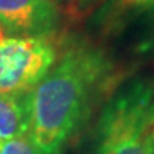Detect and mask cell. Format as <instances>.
Returning a JSON list of instances; mask_svg holds the SVG:
<instances>
[{"label":"cell","instance_id":"cell-1","mask_svg":"<svg viewBox=\"0 0 154 154\" xmlns=\"http://www.w3.org/2000/svg\"><path fill=\"white\" fill-rule=\"evenodd\" d=\"M120 78L100 47L86 41H61L56 64L31 92V140L44 154H62L95 107L119 87Z\"/></svg>","mask_w":154,"mask_h":154},{"label":"cell","instance_id":"cell-4","mask_svg":"<svg viewBox=\"0 0 154 154\" xmlns=\"http://www.w3.org/2000/svg\"><path fill=\"white\" fill-rule=\"evenodd\" d=\"M59 20L53 0H0V23L11 36H51Z\"/></svg>","mask_w":154,"mask_h":154},{"label":"cell","instance_id":"cell-11","mask_svg":"<svg viewBox=\"0 0 154 154\" xmlns=\"http://www.w3.org/2000/svg\"><path fill=\"white\" fill-rule=\"evenodd\" d=\"M5 38V31H3V26H2V23H0V41H2Z\"/></svg>","mask_w":154,"mask_h":154},{"label":"cell","instance_id":"cell-5","mask_svg":"<svg viewBox=\"0 0 154 154\" xmlns=\"http://www.w3.org/2000/svg\"><path fill=\"white\" fill-rule=\"evenodd\" d=\"M30 94H0V140L30 132Z\"/></svg>","mask_w":154,"mask_h":154},{"label":"cell","instance_id":"cell-3","mask_svg":"<svg viewBox=\"0 0 154 154\" xmlns=\"http://www.w3.org/2000/svg\"><path fill=\"white\" fill-rule=\"evenodd\" d=\"M61 41L51 36H10L0 41V94H30L53 69Z\"/></svg>","mask_w":154,"mask_h":154},{"label":"cell","instance_id":"cell-6","mask_svg":"<svg viewBox=\"0 0 154 154\" xmlns=\"http://www.w3.org/2000/svg\"><path fill=\"white\" fill-rule=\"evenodd\" d=\"M152 6L154 0H109L100 10V22L103 26L114 30L117 25L125 23L129 14H139Z\"/></svg>","mask_w":154,"mask_h":154},{"label":"cell","instance_id":"cell-10","mask_svg":"<svg viewBox=\"0 0 154 154\" xmlns=\"http://www.w3.org/2000/svg\"><path fill=\"white\" fill-rule=\"evenodd\" d=\"M53 2H55V3H62V2H69V3H72V5H73V3H75V0H53Z\"/></svg>","mask_w":154,"mask_h":154},{"label":"cell","instance_id":"cell-7","mask_svg":"<svg viewBox=\"0 0 154 154\" xmlns=\"http://www.w3.org/2000/svg\"><path fill=\"white\" fill-rule=\"evenodd\" d=\"M0 154H44L28 134L6 140L0 146Z\"/></svg>","mask_w":154,"mask_h":154},{"label":"cell","instance_id":"cell-8","mask_svg":"<svg viewBox=\"0 0 154 154\" xmlns=\"http://www.w3.org/2000/svg\"><path fill=\"white\" fill-rule=\"evenodd\" d=\"M104 0H75V3L72 5V13L73 14H87L92 8L100 5Z\"/></svg>","mask_w":154,"mask_h":154},{"label":"cell","instance_id":"cell-9","mask_svg":"<svg viewBox=\"0 0 154 154\" xmlns=\"http://www.w3.org/2000/svg\"><path fill=\"white\" fill-rule=\"evenodd\" d=\"M149 139H151V146L154 154V106H152V115H151V123H149Z\"/></svg>","mask_w":154,"mask_h":154},{"label":"cell","instance_id":"cell-2","mask_svg":"<svg viewBox=\"0 0 154 154\" xmlns=\"http://www.w3.org/2000/svg\"><path fill=\"white\" fill-rule=\"evenodd\" d=\"M154 79L135 76L119 84L100 111L92 154H152L149 123Z\"/></svg>","mask_w":154,"mask_h":154},{"label":"cell","instance_id":"cell-12","mask_svg":"<svg viewBox=\"0 0 154 154\" xmlns=\"http://www.w3.org/2000/svg\"><path fill=\"white\" fill-rule=\"evenodd\" d=\"M151 10H152V13H154V6H152V8H151Z\"/></svg>","mask_w":154,"mask_h":154}]
</instances>
